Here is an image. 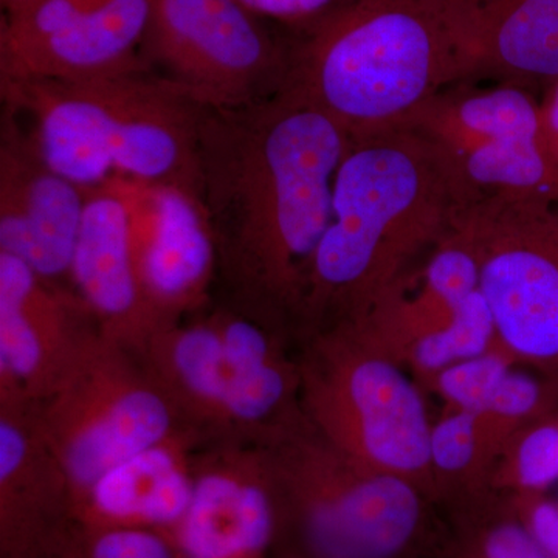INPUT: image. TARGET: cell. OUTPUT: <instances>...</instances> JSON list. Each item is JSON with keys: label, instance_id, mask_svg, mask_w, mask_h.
<instances>
[{"label": "cell", "instance_id": "24", "mask_svg": "<svg viewBox=\"0 0 558 558\" xmlns=\"http://www.w3.org/2000/svg\"><path fill=\"white\" fill-rule=\"evenodd\" d=\"M484 422L480 414L457 410L432 425L429 461L433 472L446 478L464 476L480 464L481 449L486 447ZM436 476V475H435Z\"/></svg>", "mask_w": 558, "mask_h": 558}, {"label": "cell", "instance_id": "16", "mask_svg": "<svg viewBox=\"0 0 558 558\" xmlns=\"http://www.w3.org/2000/svg\"><path fill=\"white\" fill-rule=\"evenodd\" d=\"M78 524L33 407H0V558H62Z\"/></svg>", "mask_w": 558, "mask_h": 558}, {"label": "cell", "instance_id": "5", "mask_svg": "<svg viewBox=\"0 0 558 558\" xmlns=\"http://www.w3.org/2000/svg\"><path fill=\"white\" fill-rule=\"evenodd\" d=\"M264 450L293 558H409L424 542L427 495L348 457L306 416Z\"/></svg>", "mask_w": 558, "mask_h": 558}, {"label": "cell", "instance_id": "28", "mask_svg": "<svg viewBox=\"0 0 558 558\" xmlns=\"http://www.w3.org/2000/svg\"><path fill=\"white\" fill-rule=\"evenodd\" d=\"M543 392L537 380L510 369L498 385L484 418L492 422H517L526 418L542 405Z\"/></svg>", "mask_w": 558, "mask_h": 558}, {"label": "cell", "instance_id": "7", "mask_svg": "<svg viewBox=\"0 0 558 558\" xmlns=\"http://www.w3.org/2000/svg\"><path fill=\"white\" fill-rule=\"evenodd\" d=\"M405 128L438 154L464 209L488 202L558 205V174L531 87L464 81L439 92Z\"/></svg>", "mask_w": 558, "mask_h": 558}, {"label": "cell", "instance_id": "1", "mask_svg": "<svg viewBox=\"0 0 558 558\" xmlns=\"http://www.w3.org/2000/svg\"><path fill=\"white\" fill-rule=\"evenodd\" d=\"M351 143L339 123L288 92L204 109L197 194L233 306L277 325L300 319Z\"/></svg>", "mask_w": 558, "mask_h": 558}, {"label": "cell", "instance_id": "4", "mask_svg": "<svg viewBox=\"0 0 558 558\" xmlns=\"http://www.w3.org/2000/svg\"><path fill=\"white\" fill-rule=\"evenodd\" d=\"M0 97L28 123L43 159L83 189L121 175L197 194L205 108L148 64L90 78L0 80Z\"/></svg>", "mask_w": 558, "mask_h": 558}, {"label": "cell", "instance_id": "22", "mask_svg": "<svg viewBox=\"0 0 558 558\" xmlns=\"http://www.w3.org/2000/svg\"><path fill=\"white\" fill-rule=\"evenodd\" d=\"M498 341L494 315L481 290L454 307L446 325L418 337L410 347V357L418 371H440L492 351Z\"/></svg>", "mask_w": 558, "mask_h": 558}, {"label": "cell", "instance_id": "20", "mask_svg": "<svg viewBox=\"0 0 558 558\" xmlns=\"http://www.w3.org/2000/svg\"><path fill=\"white\" fill-rule=\"evenodd\" d=\"M157 0H101L69 31L14 60L0 62V80H78L140 68Z\"/></svg>", "mask_w": 558, "mask_h": 558}, {"label": "cell", "instance_id": "2", "mask_svg": "<svg viewBox=\"0 0 558 558\" xmlns=\"http://www.w3.org/2000/svg\"><path fill=\"white\" fill-rule=\"evenodd\" d=\"M464 211L435 149L409 128L352 140L300 322L315 330L363 317Z\"/></svg>", "mask_w": 558, "mask_h": 558}, {"label": "cell", "instance_id": "11", "mask_svg": "<svg viewBox=\"0 0 558 558\" xmlns=\"http://www.w3.org/2000/svg\"><path fill=\"white\" fill-rule=\"evenodd\" d=\"M480 260V290L499 343L558 365V205L488 202L465 208Z\"/></svg>", "mask_w": 558, "mask_h": 558}, {"label": "cell", "instance_id": "15", "mask_svg": "<svg viewBox=\"0 0 558 558\" xmlns=\"http://www.w3.org/2000/svg\"><path fill=\"white\" fill-rule=\"evenodd\" d=\"M86 201L87 189L54 171L17 117L2 108L0 252L24 260L47 281L70 284Z\"/></svg>", "mask_w": 558, "mask_h": 558}, {"label": "cell", "instance_id": "30", "mask_svg": "<svg viewBox=\"0 0 558 558\" xmlns=\"http://www.w3.org/2000/svg\"><path fill=\"white\" fill-rule=\"evenodd\" d=\"M510 505L545 553L558 558V502L537 497V494H520Z\"/></svg>", "mask_w": 558, "mask_h": 558}, {"label": "cell", "instance_id": "27", "mask_svg": "<svg viewBox=\"0 0 558 558\" xmlns=\"http://www.w3.org/2000/svg\"><path fill=\"white\" fill-rule=\"evenodd\" d=\"M509 478L520 494H537L558 481V422L529 429L519 440Z\"/></svg>", "mask_w": 558, "mask_h": 558}, {"label": "cell", "instance_id": "17", "mask_svg": "<svg viewBox=\"0 0 558 558\" xmlns=\"http://www.w3.org/2000/svg\"><path fill=\"white\" fill-rule=\"evenodd\" d=\"M70 286L102 336L132 351H142L161 329L135 271L130 208L117 175L87 189Z\"/></svg>", "mask_w": 558, "mask_h": 558}, {"label": "cell", "instance_id": "9", "mask_svg": "<svg viewBox=\"0 0 558 558\" xmlns=\"http://www.w3.org/2000/svg\"><path fill=\"white\" fill-rule=\"evenodd\" d=\"M138 354L204 446L264 447L303 417L300 362L241 366L208 314L157 330Z\"/></svg>", "mask_w": 558, "mask_h": 558}, {"label": "cell", "instance_id": "12", "mask_svg": "<svg viewBox=\"0 0 558 558\" xmlns=\"http://www.w3.org/2000/svg\"><path fill=\"white\" fill-rule=\"evenodd\" d=\"M100 336L75 290L0 252V407L39 405Z\"/></svg>", "mask_w": 558, "mask_h": 558}, {"label": "cell", "instance_id": "18", "mask_svg": "<svg viewBox=\"0 0 558 558\" xmlns=\"http://www.w3.org/2000/svg\"><path fill=\"white\" fill-rule=\"evenodd\" d=\"M204 442L190 429L123 459L98 476L75 505L78 529H137L168 537L189 509Z\"/></svg>", "mask_w": 558, "mask_h": 558}, {"label": "cell", "instance_id": "29", "mask_svg": "<svg viewBox=\"0 0 558 558\" xmlns=\"http://www.w3.org/2000/svg\"><path fill=\"white\" fill-rule=\"evenodd\" d=\"M250 11L263 20L278 21L290 31L339 9L349 0H241Z\"/></svg>", "mask_w": 558, "mask_h": 558}, {"label": "cell", "instance_id": "21", "mask_svg": "<svg viewBox=\"0 0 558 558\" xmlns=\"http://www.w3.org/2000/svg\"><path fill=\"white\" fill-rule=\"evenodd\" d=\"M480 497L461 510L444 558H550L510 502Z\"/></svg>", "mask_w": 558, "mask_h": 558}, {"label": "cell", "instance_id": "23", "mask_svg": "<svg viewBox=\"0 0 558 558\" xmlns=\"http://www.w3.org/2000/svg\"><path fill=\"white\" fill-rule=\"evenodd\" d=\"M101 0H39L0 24V62L14 60L53 36L69 31Z\"/></svg>", "mask_w": 558, "mask_h": 558}, {"label": "cell", "instance_id": "26", "mask_svg": "<svg viewBox=\"0 0 558 558\" xmlns=\"http://www.w3.org/2000/svg\"><path fill=\"white\" fill-rule=\"evenodd\" d=\"M62 558H175L167 537L137 529H78Z\"/></svg>", "mask_w": 558, "mask_h": 558}, {"label": "cell", "instance_id": "13", "mask_svg": "<svg viewBox=\"0 0 558 558\" xmlns=\"http://www.w3.org/2000/svg\"><path fill=\"white\" fill-rule=\"evenodd\" d=\"M130 208L132 255L146 301L161 325L193 317L207 304L218 250L194 191L121 178Z\"/></svg>", "mask_w": 558, "mask_h": 558}, {"label": "cell", "instance_id": "6", "mask_svg": "<svg viewBox=\"0 0 558 558\" xmlns=\"http://www.w3.org/2000/svg\"><path fill=\"white\" fill-rule=\"evenodd\" d=\"M301 407L323 438L366 465L438 494L432 424L416 385L352 323L311 332L300 360Z\"/></svg>", "mask_w": 558, "mask_h": 558}, {"label": "cell", "instance_id": "31", "mask_svg": "<svg viewBox=\"0 0 558 558\" xmlns=\"http://www.w3.org/2000/svg\"><path fill=\"white\" fill-rule=\"evenodd\" d=\"M542 132L545 149L558 174V80L543 90L539 98Z\"/></svg>", "mask_w": 558, "mask_h": 558}, {"label": "cell", "instance_id": "10", "mask_svg": "<svg viewBox=\"0 0 558 558\" xmlns=\"http://www.w3.org/2000/svg\"><path fill=\"white\" fill-rule=\"evenodd\" d=\"M241 0H157L142 58L208 109L255 105L281 90L288 43Z\"/></svg>", "mask_w": 558, "mask_h": 558}, {"label": "cell", "instance_id": "19", "mask_svg": "<svg viewBox=\"0 0 558 558\" xmlns=\"http://www.w3.org/2000/svg\"><path fill=\"white\" fill-rule=\"evenodd\" d=\"M468 68V81L548 87L558 80V0H436Z\"/></svg>", "mask_w": 558, "mask_h": 558}, {"label": "cell", "instance_id": "8", "mask_svg": "<svg viewBox=\"0 0 558 558\" xmlns=\"http://www.w3.org/2000/svg\"><path fill=\"white\" fill-rule=\"evenodd\" d=\"M33 410L75 505L123 459L189 429L142 355L102 333L60 388Z\"/></svg>", "mask_w": 558, "mask_h": 558}, {"label": "cell", "instance_id": "14", "mask_svg": "<svg viewBox=\"0 0 558 558\" xmlns=\"http://www.w3.org/2000/svg\"><path fill=\"white\" fill-rule=\"evenodd\" d=\"M278 532L277 494L264 447H202L193 498L167 537L175 558H269Z\"/></svg>", "mask_w": 558, "mask_h": 558}, {"label": "cell", "instance_id": "25", "mask_svg": "<svg viewBox=\"0 0 558 558\" xmlns=\"http://www.w3.org/2000/svg\"><path fill=\"white\" fill-rule=\"evenodd\" d=\"M510 371L508 357L488 351L480 357L459 362L436 374V385L457 410H468L483 416L498 385Z\"/></svg>", "mask_w": 558, "mask_h": 558}, {"label": "cell", "instance_id": "3", "mask_svg": "<svg viewBox=\"0 0 558 558\" xmlns=\"http://www.w3.org/2000/svg\"><path fill=\"white\" fill-rule=\"evenodd\" d=\"M286 43L279 92L323 110L352 140L405 128L439 92L468 81L436 0H349Z\"/></svg>", "mask_w": 558, "mask_h": 558}, {"label": "cell", "instance_id": "32", "mask_svg": "<svg viewBox=\"0 0 558 558\" xmlns=\"http://www.w3.org/2000/svg\"><path fill=\"white\" fill-rule=\"evenodd\" d=\"M36 2H39V0H2L3 16L21 13V11L27 10L28 7L35 5Z\"/></svg>", "mask_w": 558, "mask_h": 558}]
</instances>
